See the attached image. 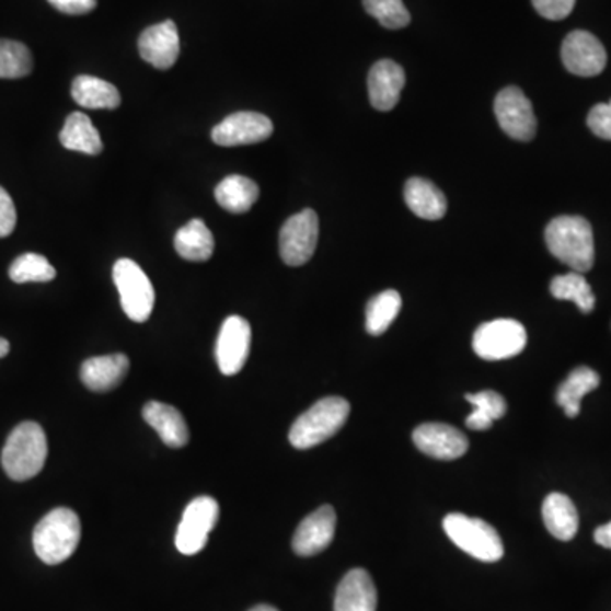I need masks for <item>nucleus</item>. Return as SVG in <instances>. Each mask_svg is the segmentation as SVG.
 <instances>
[{
  "mask_svg": "<svg viewBox=\"0 0 611 611\" xmlns=\"http://www.w3.org/2000/svg\"><path fill=\"white\" fill-rule=\"evenodd\" d=\"M367 14L372 15L388 30H401L412 21L403 0H362Z\"/></svg>",
  "mask_w": 611,
  "mask_h": 611,
  "instance_id": "nucleus-33",
  "label": "nucleus"
},
{
  "mask_svg": "<svg viewBox=\"0 0 611 611\" xmlns=\"http://www.w3.org/2000/svg\"><path fill=\"white\" fill-rule=\"evenodd\" d=\"M532 4L545 20L561 21L573 12L576 0H532Z\"/></svg>",
  "mask_w": 611,
  "mask_h": 611,
  "instance_id": "nucleus-34",
  "label": "nucleus"
},
{
  "mask_svg": "<svg viewBox=\"0 0 611 611\" xmlns=\"http://www.w3.org/2000/svg\"><path fill=\"white\" fill-rule=\"evenodd\" d=\"M82 537V524L70 508L49 511L33 532L34 552L49 566L65 563L77 551Z\"/></svg>",
  "mask_w": 611,
  "mask_h": 611,
  "instance_id": "nucleus-2",
  "label": "nucleus"
},
{
  "mask_svg": "<svg viewBox=\"0 0 611 611\" xmlns=\"http://www.w3.org/2000/svg\"><path fill=\"white\" fill-rule=\"evenodd\" d=\"M600 373L589 367H577L567 376L557 391V403L564 407L569 418H576L581 412V400L600 385Z\"/></svg>",
  "mask_w": 611,
  "mask_h": 611,
  "instance_id": "nucleus-26",
  "label": "nucleus"
},
{
  "mask_svg": "<svg viewBox=\"0 0 611 611\" xmlns=\"http://www.w3.org/2000/svg\"><path fill=\"white\" fill-rule=\"evenodd\" d=\"M564 67L577 77H597L607 67V49L588 31L567 34L561 49Z\"/></svg>",
  "mask_w": 611,
  "mask_h": 611,
  "instance_id": "nucleus-11",
  "label": "nucleus"
},
{
  "mask_svg": "<svg viewBox=\"0 0 611 611\" xmlns=\"http://www.w3.org/2000/svg\"><path fill=\"white\" fill-rule=\"evenodd\" d=\"M174 245L184 261L206 262L215 252V238L203 219H193L177 231Z\"/></svg>",
  "mask_w": 611,
  "mask_h": 611,
  "instance_id": "nucleus-25",
  "label": "nucleus"
},
{
  "mask_svg": "<svg viewBox=\"0 0 611 611\" xmlns=\"http://www.w3.org/2000/svg\"><path fill=\"white\" fill-rule=\"evenodd\" d=\"M33 72V55L23 43L0 39V79H23Z\"/></svg>",
  "mask_w": 611,
  "mask_h": 611,
  "instance_id": "nucleus-31",
  "label": "nucleus"
},
{
  "mask_svg": "<svg viewBox=\"0 0 611 611\" xmlns=\"http://www.w3.org/2000/svg\"><path fill=\"white\" fill-rule=\"evenodd\" d=\"M72 97L85 109H116L122 104V94L113 83L92 76H80L73 80Z\"/></svg>",
  "mask_w": 611,
  "mask_h": 611,
  "instance_id": "nucleus-23",
  "label": "nucleus"
},
{
  "mask_svg": "<svg viewBox=\"0 0 611 611\" xmlns=\"http://www.w3.org/2000/svg\"><path fill=\"white\" fill-rule=\"evenodd\" d=\"M369 97L373 109L388 111L394 109L400 102L401 91L406 83L403 67L393 60H381L373 64L369 72Z\"/></svg>",
  "mask_w": 611,
  "mask_h": 611,
  "instance_id": "nucleus-17",
  "label": "nucleus"
},
{
  "mask_svg": "<svg viewBox=\"0 0 611 611\" xmlns=\"http://www.w3.org/2000/svg\"><path fill=\"white\" fill-rule=\"evenodd\" d=\"M527 347V332L515 320H495L475 330L472 348L484 360L517 357Z\"/></svg>",
  "mask_w": 611,
  "mask_h": 611,
  "instance_id": "nucleus-7",
  "label": "nucleus"
},
{
  "mask_svg": "<svg viewBox=\"0 0 611 611\" xmlns=\"http://www.w3.org/2000/svg\"><path fill=\"white\" fill-rule=\"evenodd\" d=\"M443 530L457 547L481 563H498L505 555L502 537L481 518L450 514L443 518Z\"/></svg>",
  "mask_w": 611,
  "mask_h": 611,
  "instance_id": "nucleus-5",
  "label": "nucleus"
},
{
  "mask_svg": "<svg viewBox=\"0 0 611 611\" xmlns=\"http://www.w3.org/2000/svg\"><path fill=\"white\" fill-rule=\"evenodd\" d=\"M113 279L126 316L136 323H145L155 306V291L143 268L131 258H119L114 264Z\"/></svg>",
  "mask_w": 611,
  "mask_h": 611,
  "instance_id": "nucleus-6",
  "label": "nucleus"
},
{
  "mask_svg": "<svg viewBox=\"0 0 611 611\" xmlns=\"http://www.w3.org/2000/svg\"><path fill=\"white\" fill-rule=\"evenodd\" d=\"M250 611H279L277 608L270 607V604H257V607L252 608Z\"/></svg>",
  "mask_w": 611,
  "mask_h": 611,
  "instance_id": "nucleus-40",
  "label": "nucleus"
},
{
  "mask_svg": "<svg viewBox=\"0 0 611 611\" xmlns=\"http://www.w3.org/2000/svg\"><path fill=\"white\" fill-rule=\"evenodd\" d=\"M48 441L38 423L24 422L12 430L2 450V468L14 481H27L45 468Z\"/></svg>",
  "mask_w": 611,
  "mask_h": 611,
  "instance_id": "nucleus-3",
  "label": "nucleus"
},
{
  "mask_svg": "<svg viewBox=\"0 0 611 611\" xmlns=\"http://www.w3.org/2000/svg\"><path fill=\"white\" fill-rule=\"evenodd\" d=\"M9 350H11V345H9L8 339L0 338V359L5 357V355L9 354Z\"/></svg>",
  "mask_w": 611,
  "mask_h": 611,
  "instance_id": "nucleus-39",
  "label": "nucleus"
},
{
  "mask_svg": "<svg viewBox=\"0 0 611 611\" xmlns=\"http://www.w3.org/2000/svg\"><path fill=\"white\" fill-rule=\"evenodd\" d=\"M219 518V505L211 496H199L185 506L178 523L175 545L184 555H196L206 547L209 533L215 529Z\"/></svg>",
  "mask_w": 611,
  "mask_h": 611,
  "instance_id": "nucleus-8",
  "label": "nucleus"
},
{
  "mask_svg": "<svg viewBox=\"0 0 611 611\" xmlns=\"http://www.w3.org/2000/svg\"><path fill=\"white\" fill-rule=\"evenodd\" d=\"M143 418L170 449H182L189 443V428L177 407L150 401L145 404Z\"/></svg>",
  "mask_w": 611,
  "mask_h": 611,
  "instance_id": "nucleus-20",
  "label": "nucleus"
},
{
  "mask_svg": "<svg viewBox=\"0 0 611 611\" xmlns=\"http://www.w3.org/2000/svg\"><path fill=\"white\" fill-rule=\"evenodd\" d=\"M335 530V509L330 505L321 506L301 521L292 539V549L301 557H313L330 547Z\"/></svg>",
  "mask_w": 611,
  "mask_h": 611,
  "instance_id": "nucleus-15",
  "label": "nucleus"
},
{
  "mask_svg": "<svg viewBox=\"0 0 611 611\" xmlns=\"http://www.w3.org/2000/svg\"><path fill=\"white\" fill-rule=\"evenodd\" d=\"M465 400L474 406L471 415L465 419V425L471 430L483 431L493 427L496 419L503 418L506 413V401L496 391H481V393L465 394Z\"/></svg>",
  "mask_w": 611,
  "mask_h": 611,
  "instance_id": "nucleus-28",
  "label": "nucleus"
},
{
  "mask_svg": "<svg viewBox=\"0 0 611 611\" xmlns=\"http://www.w3.org/2000/svg\"><path fill=\"white\" fill-rule=\"evenodd\" d=\"M138 49L141 58L159 70L174 67L181 54V39L174 21H163L147 27L138 39Z\"/></svg>",
  "mask_w": 611,
  "mask_h": 611,
  "instance_id": "nucleus-16",
  "label": "nucleus"
},
{
  "mask_svg": "<svg viewBox=\"0 0 611 611\" xmlns=\"http://www.w3.org/2000/svg\"><path fill=\"white\" fill-rule=\"evenodd\" d=\"M261 196L258 185L245 175H230L219 182L215 197L221 208L233 215L250 211Z\"/></svg>",
  "mask_w": 611,
  "mask_h": 611,
  "instance_id": "nucleus-24",
  "label": "nucleus"
},
{
  "mask_svg": "<svg viewBox=\"0 0 611 611\" xmlns=\"http://www.w3.org/2000/svg\"><path fill=\"white\" fill-rule=\"evenodd\" d=\"M60 143L67 150L80 151L85 155H99L102 151L101 135L92 125L91 117L83 113H72L67 117L60 132Z\"/></svg>",
  "mask_w": 611,
  "mask_h": 611,
  "instance_id": "nucleus-27",
  "label": "nucleus"
},
{
  "mask_svg": "<svg viewBox=\"0 0 611 611\" xmlns=\"http://www.w3.org/2000/svg\"><path fill=\"white\" fill-rule=\"evenodd\" d=\"M595 542L601 545V547L610 549L611 551V521L598 527L597 532H595Z\"/></svg>",
  "mask_w": 611,
  "mask_h": 611,
  "instance_id": "nucleus-38",
  "label": "nucleus"
},
{
  "mask_svg": "<svg viewBox=\"0 0 611 611\" xmlns=\"http://www.w3.org/2000/svg\"><path fill=\"white\" fill-rule=\"evenodd\" d=\"M320 221L313 209H304L284 223L279 237L280 257L291 267L310 262L316 250Z\"/></svg>",
  "mask_w": 611,
  "mask_h": 611,
  "instance_id": "nucleus-9",
  "label": "nucleus"
},
{
  "mask_svg": "<svg viewBox=\"0 0 611 611\" xmlns=\"http://www.w3.org/2000/svg\"><path fill=\"white\" fill-rule=\"evenodd\" d=\"M588 126L598 138L611 141V101L592 107L588 116Z\"/></svg>",
  "mask_w": 611,
  "mask_h": 611,
  "instance_id": "nucleus-35",
  "label": "nucleus"
},
{
  "mask_svg": "<svg viewBox=\"0 0 611 611\" xmlns=\"http://www.w3.org/2000/svg\"><path fill=\"white\" fill-rule=\"evenodd\" d=\"M9 277L15 284L49 283L57 277V270L39 253H24L12 262Z\"/></svg>",
  "mask_w": 611,
  "mask_h": 611,
  "instance_id": "nucleus-32",
  "label": "nucleus"
},
{
  "mask_svg": "<svg viewBox=\"0 0 611 611\" xmlns=\"http://www.w3.org/2000/svg\"><path fill=\"white\" fill-rule=\"evenodd\" d=\"M348 415L350 403L347 400L339 396L323 397L296 419L289 431V441L295 449H313L338 434Z\"/></svg>",
  "mask_w": 611,
  "mask_h": 611,
  "instance_id": "nucleus-4",
  "label": "nucleus"
},
{
  "mask_svg": "<svg viewBox=\"0 0 611 611\" xmlns=\"http://www.w3.org/2000/svg\"><path fill=\"white\" fill-rule=\"evenodd\" d=\"M549 252L574 272L591 270L595 265V238L588 219L558 216L545 230Z\"/></svg>",
  "mask_w": 611,
  "mask_h": 611,
  "instance_id": "nucleus-1",
  "label": "nucleus"
},
{
  "mask_svg": "<svg viewBox=\"0 0 611 611\" xmlns=\"http://www.w3.org/2000/svg\"><path fill=\"white\" fill-rule=\"evenodd\" d=\"M543 523L551 535L563 542H569L579 529V517L569 496L563 493H551L542 505Z\"/></svg>",
  "mask_w": 611,
  "mask_h": 611,
  "instance_id": "nucleus-22",
  "label": "nucleus"
},
{
  "mask_svg": "<svg viewBox=\"0 0 611 611\" xmlns=\"http://www.w3.org/2000/svg\"><path fill=\"white\" fill-rule=\"evenodd\" d=\"M252 344V328L242 316L224 320L216 344V360L224 376H234L245 367Z\"/></svg>",
  "mask_w": 611,
  "mask_h": 611,
  "instance_id": "nucleus-13",
  "label": "nucleus"
},
{
  "mask_svg": "<svg viewBox=\"0 0 611 611\" xmlns=\"http://www.w3.org/2000/svg\"><path fill=\"white\" fill-rule=\"evenodd\" d=\"M129 370L125 354L101 355L85 360L80 367V379L94 393H107L122 384Z\"/></svg>",
  "mask_w": 611,
  "mask_h": 611,
  "instance_id": "nucleus-19",
  "label": "nucleus"
},
{
  "mask_svg": "<svg viewBox=\"0 0 611 611\" xmlns=\"http://www.w3.org/2000/svg\"><path fill=\"white\" fill-rule=\"evenodd\" d=\"M18 215L12 197L0 187V238L9 237L14 231Z\"/></svg>",
  "mask_w": 611,
  "mask_h": 611,
  "instance_id": "nucleus-36",
  "label": "nucleus"
},
{
  "mask_svg": "<svg viewBox=\"0 0 611 611\" xmlns=\"http://www.w3.org/2000/svg\"><path fill=\"white\" fill-rule=\"evenodd\" d=\"M378 610V589L366 569H351L336 588L335 611Z\"/></svg>",
  "mask_w": 611,
  "mask_h": 611,
  "instance_id": "nucleus-18",
  "label": "nucleus"
},
{
  "mask_svg": "<svg viewBox=\"0 0 611 611\" xmlns=\"http://www.w3.org/2000/svg\"><path fill=\"white\" fill-rule=\"evenodd\" d=\"M404 200L407 208L422 219L437 221L447 212L446 196L427 178H410L404 185Z\"/></svg>",
  "mask_w": 611,
  "mask_h": 611,
  "instance_id": "nucleus-21",
  "label": "nucleus"
},
{
  "mask_svg": "<svg viewBox=\"0 0 611 611\" xmlns=\"http://www.w3.org/2000/svg\"><path fill=\"white\" fill-rule=\"evenodd\" d=\"M401 306H403V299H401L400 292L393 291V289L370 299L366 310L367 332L372 336L388 332L389 326L393 325V321L400 314Z\"/></svg>",
  "mask_w": 611,
  "mask_h": 611,
  "instance_id": "nucleus-30",
  "label": "nucleus"
},
{
  "mask_svg": "<svg viewBox=\"0 0 611 611\" xmlns=\"http://www.w3.org/2000/svg\"><path fill=\"white\" fill-rule=\"evenodd\" d=\"M551 295L561 301H573L585 314L591 313L597 304L591 286L579 272H569L566 276L554 277L551 283Z\"/></svg>",
  "mask_w": 611,
  "mask_h": 611,
  "instance_id": "nucleus-29",
  "label": "nucleus"
},
{
  "mask_svg": "<svg viewBox=\"0 0 611 611\" xmlns=\"http://www.w3.org/2000/svg\"><path fill=\"white\" fill-rule=\"evenodd\" d=\"M495 114L503 131L518 141H532L537 132V117L532 102L518 88H506L496 95Z\"/></svg>",
  "mask_w": 611,
  "mask_h": 611,
  "instance_id": "nucleus-10",
  "label": "nucleus"
},
{
  "mask_svg": "<svg viewBox=\"0 0 611 611\" xmlns=\"http://www.w3.org/2000/svg\"><path fill=\"white\" fill-rule=\"evenodd\" d=\"M413 443L438 461H456L469 449L468 437L447 423H423L413 431Z\"/></svg>",
  "mask_w": 611,
  "mask_h": 611,
  "instance_id": "nucleus-14",
  "label": "nucleus"
},
{
  "mask_svg": "<svg viewBox=\"0 0 611 611\" xmlns=\"http://www.w3.org/2000/svg\"><path fill=\"white\" fill-rule=\"evenodd\" d=\"M274 132V125L264 114L242 111L224 117L212 129V141L219 147H242V145L261 143L268 140Z\"/></svg>",
  "mask_w": 611,
  "mask_h": 611,
  "instance_id": "nucleus-12",
  "label": "nucleus"
},
{
  "mask_svg": "<svg viewBox=\"0 0 611 611\" xmlns=\"http://www.w3.org/2000/svg\"><path fill=\"white\" fill-rule=\"evenodd\" d=\"M57 11L64 14L82 15L94 11L97 0H48Z\"/></svg>",
  "mask_w": 611,
  "mask_h": 611,
  "instance_id": "nucleus-37",
  "label": "nucleus"
}]
</instances>
